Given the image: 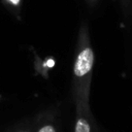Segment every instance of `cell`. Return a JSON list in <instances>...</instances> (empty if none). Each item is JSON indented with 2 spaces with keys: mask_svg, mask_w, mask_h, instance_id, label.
Instances as JSON below:
<instances>
[{
  "mask_svg": "<svg viewBox=\"0 0 132 132\" xmlns=\"http://www.w3.org/2000/svg\"><path fill=\"white\" fill-rule=\"evenodd\" d=\"M2 3L5 6H7L8 8L19 9L22 4V0H2Z\"/></svg>",
  "mask_w": 132,
  "mask_h": 132,
  "instance_id": "3",
  "label": "cell"
},
{
  "mask_svg": "<svg viewBox=\"0 0 132 132\" xmlns=\"http://www.w3.org/2000/svg\"><path fill=\"white\" fill-rule=\"evenodd\" d=\"M0 98H1V97H0Z\"/></svg>",
  "mask_w": 132,
  "mask_h": 132,
  "instance_id": "6",
  "label": "cell"
},
{
  "mask_svg": "<svg viewBox=\"0 0 132 132\" xmlns=\"http://www.w3.org/2000/svg\"><path fill=\"white\" fill-rule=\"evenodd\" d=\"M20 132H28V131H20Z\"/></svg>",
  "mask_w": 132,
  "mask_h": 132,
  "instance_id": "5",
  "label": "cell"
},
{
  "mask_svg": "<svg viewBox=\"0 0 132 132\" xmlns=\"http://www.w3.org/2000/svg\"><path fill=\"white\" fill-rule=\"evenodd\" d=\"M38 132H56V129H55V127H54L53 125L47 124V125L42 126V127L38 130Z\"/></svg>",
  "mask_w": 132,
  "mask_h": 132,
  "instance_id": "4",
  "label": "cell"
},
{
  "mask_svg": "<svg viewBox=\"0 0 132 132\" xmlns=\"http://www.w3.org/2000/svg\"><path fill=\"white\" fill-rule=\"evenodd\" d=\"M94 120L90 111L89 102L76 101V121L74 132H95Z\"/></svg>",
  "mask_w": 132,
  "mask_h": 132,
  "instance_id": "2",
  "label": "cell"
},
{
  "mask_svg": "<svg viewBox=\"0 0 132 132\" xmlns=\"http://www.w3.org/2000/svg\"><path fill=\"white\" fill-rule=\"evenodd\" d=\"M93 65L94 52L90 43L88 30L82 27L79 33L78 48L73 65V90L75 101L89 102Z\"/></svg>",
  "mask_w": 132,
  "mask_h": 132,
  "instance_id": "1",
  "label": "cell"
}]
</instances>
